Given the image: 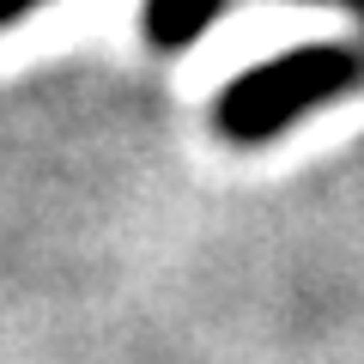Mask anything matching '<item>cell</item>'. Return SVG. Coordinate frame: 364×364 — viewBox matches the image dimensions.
Listing matches in <instances>:
<instances>
[{
    "label": "cell",
    "instance_id": "4",
    "mask_svg": "<svg viewBox=\"0 0 364 364\" xmlns=\"http://www.w3.org/2000/svg\"><path fill=\"white\" fill-rule=\"evenodd\" d=\"M316 6H340V13H352V18L364 25V0H316Z\"/></svg>",
    "mask_w": 364,
    "mask_h": 364
},
{
    "label": "cell",
    "instance_id": "3",
    "mask_svg": "<svg viewBox=\"0 0 364 364\" xmlns=\"http://www.w3.org/2000/svg\"><path fill=\"white\" fill-rule=\"evenodd\" d=\"M37 6H43V0H0V31H6V25H18V18H25V13H37Z\"/></svg>",
    "mask_w": 364,
    "mask_h": 364
},
{
    "label": "cell",
    "instance_id": "2",
    "mask_svg": "<svg viewBox=\"0 0 364 364\" xmlns=\"http://www.w3.org/2000/svg\"><path fill=\"white\" fill-rule=\"evenodd\" d=\"M225 6H231V0H146L140 31H146V43H152L158 55H176V49H195Z\"/></svg>",
    "mask_w": 364,
    "mask_h": 364
},
{
    "label": "cell",
    "instance_id": "1",
    "mask_svg": "<svg viewBox=\"0 0 364 364\" xmlns=\"http://www.w3.org/2000/svg\"><path fill=\"white\" fill-rule=\"evenodd\" d=\"M352 91H364L358 43H304V49H286L273 61L249 67V73H237L213 104V128L231 146H267L310 109L340 104Z\"/></svg>",
    "mask_w": 364,
    "mask_h": 364
}]
</instances>
